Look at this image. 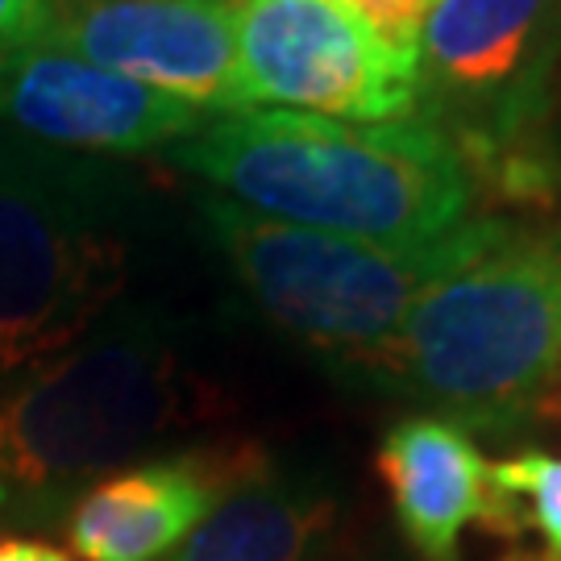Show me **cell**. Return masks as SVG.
I'll return each mask as SVG.
<instances>
[{
    "mask_svg": "<svg viewBox=\"0 0 561 561\" xmlns=\"http://www.w3.org/2000/svg\"><path fill=\"white\" fill-rule=\"evenodd\" d=\"M171 159L259 217L341 238H442L474 204L470 159L424 117L233 108L175 141Z\"/></svg>",
    "mask_w": 561,
    "mask_h": 561,
    "instance_id": "obj_1",
    "label": "cell"
},
{
    "mask_svg": "<svg viewBox=\"0 0 561 561\" xmlns=\"http://www.w3.org/2000/svg\"><path fill=\"white\" fill-rule=\"evenodd\" d=\"M350 370L470 437L541 421L561 387V238L507 229Z\"/></svg>",
    "mask_w": 561,
    "mask_h": 561,
    "instance_id": "obj_2",
    "label": "cell"
},
{
    "mask_svg": "<svg viewBox=\"0 0 561 561\" xmlns=\"http://www.w3.org/2000/svg\"><path fill=\"white\" fill-rule=\"evenodd\" d=\"M201 379L150 312L104 317L0 391V524H46L92 482L201 416Z\"/></svg>",
    "mask_w": 561,
    "mask_h": 561,
    "instance_id": "obj_3",
    "label": "cell"
},
{
    "mask_svg": "<svg viewBox=\"0 0 561 561\" xmlns=\"http://www.w3.org/2000/svg\"><path fill=\"white\" fill-rule=\"evenodd\" d=\"M129 279V241L96 167L0 134V387L76 350Z\"/></svg>",
    "mask_w": 561,
    "mask_h": 561,
    "instance_id": "obj_4",
    "label": "cell"
},
{
    "mask_svg": "<svg viewBox=\"0 0 561 561\" xmlns=\"http://www.w3.org/2000/svg\"><path fill=\"white\" fill-rule=\"evenodd\" d=\"M204 217L250 300L283 333L341 366L396 337L437 283L512 229L503 221H461L428 241L341 238L271 221L225 196L204 201Z\"/></svg>",
    "mask_w": 561,
    "mask_h": 561,
    "instance_id": "obj_5",
    "label": "cell"
},
{
    "mask_svg": "<svg viewBox=\"0 0 561 561\" xmlns=\"http://www.w3.org/2000/svg\"><path fill=\"white\" fill-rule=\"evenodd\" d=\"M561 59V0H433L416 50V113L474 159L541 125Z\"/></svg>",
    "mask_w": 561,
    "mask_h": 561,
    "instance_id": "obj_6",
    "label": "cell"
},
{
    "mask_svg": "<svg viewBox=\"0 0 561 561\" xmlns=\"http://www.w3.org/2000/svg\"><path fill=\"white\" fill-rule=\"evenodd\" d=\"M245 104L337 121L416 117V76L341 0H238Z\"/></svg>",
    "mask_w": 561,
    "mask_h": 561,
    "instance_id": "obj_7",
    "label": "cell"
},
{
    "mask_svg": "<svg viewBox=\"0 0 561 561\" xmlns=\"http://www.w3.org/2000/svg\"><path fill=\"white\" fill-rule=\"evenodd\" d=\"M46 38L201 113L250 108L233 0H59Z\"/></svg>",
    "mask_w": 561,
    "mask_h": 561,
    "instance_id": "obj_8",
    "label": "cell"
},
{
    "mask_svg": "<svg viewBox=\"0 0 561 561\" xmlns=\"http://www.w3.org/2000/svg\"><path fill=\"white\" fill-rule=\"evenodd\" d=\"M0 121L67 154H146L192 138L208 113L38 38L0 59Z\"/></svg>",
    "mask_w": 561,
    "mask_h": 561,
    "instance_id": "obj_9",
    "label": "cell"
},
{
    "mask_svg": "<svg viewBox=\"0 0 561 561\" xmlns=\"http://www.w3.org/2000/svg\"><path fill=\"white\" fill-rule=\"evenodd\" d=\"M271 461L259 445H213L121 466L67 512V545L80 561H162Z\"/></svg>",
    "mask_w": 561,
    "mask_h": 561,
    "instance_id": "obj_10",
    "label": "cell"
},
{
    "mask_svg": "<svg viewBox=\"0 0 561 561\" xmlns=\"http://www.w3.org/2000/svg\"><path fill=\"white\" fill-rule=\"evenodd\" d=\"M391 512L421 561H461V533L482 524L495 537H516L524 524L516 503L491 479L474 437L442 416H403L375 454Z\"/></svg>",
    "mask_w": 561,
    "mask_h": 561,
    "instance_id": "obj_11",
    "label": "cell"
},
{
    "mask_svg": "<svg viewBox=\"0 0 561 561\" xmlns=\"http://www.w3.org/2000/svg\"><path fill=\"white\" fill-rule=\"evenodd\" d=\"M337 528V495L266 470L245 482L162 561H321Z\"/></svg>",
    "mask_w": 561,
    "mask_h": 561,
    "instance_id": "obj_12",
    "label": "cell"
},
{
    "mask_svg": "<svg viewBox=\"0 0 561 561\" xmlns=\"http://www.w3.org/2000/svg\"><path fill=\"white\" fill-rule=\"evenodd\" d=\"M491 479L516 503L524 528L541 533V541L561 553V454L524 449L503 461H491Z\"/></svg>",
    "mask_w": 561,
    "mask_h": 561,
    "instance_id": "obj_13",
    "label": "cell"
},
{
    "mask_svg": "<svg viewBox=\"0 0 561 561\" xmlns=\"http://www.w3.org/2000/svg\"><path fill=\"white\" fill-rule=\"evenodd\" d=\"M341 4L396 55L400 67H408V71L416 76L421 30H424L428 9H433V0H341Z\"/></svg>",
    "mask_w": 561,
    "mask_h": 561,
    "instance_id": "obj_14",
    "label": "cell"
},
{
    "mask_svg": "<svg viewBox=\"0 0 561 561\" xmlns=\"http://www.w3.org/2000/svg\"><path fill=\"white\" fill-rule=\"evenodd\" d=\"M59 0H0V59L46 38Z\"/></svg>",
    "mask_w": 561,
    "mask_h": 561,
    "instance_id": "obj_15",
    "label": "cell"
},
{
    "mask_svg": "<svg viewBox=\"0 0 561 561\" xmlns=\"http://www.w3.org/2000/svg\"><path fill=\"white\" fill-rule=\"evenodd\" d=\"M0 561H76L55 545L34 541V537H4L0 541Z\"/></svg>",
    "mask_w": 561,
    "mask_h": 561,
    "instance_id": "obj_16",
    "label": "cell"
},
{
    "mask_svg": "<svg viewBox=\"0 0 561 561\" xmlns=\"http://www.w3.org/2000/svg\"><path fill=\"white\" fill-rule=\"evenodd\" d=\"M507 561H561V553H553V549H545V553H512Z\"/></svg>",
    "mask_w": 561,
    "mask_h": 561,
    "instance_id": "obj_17",
    "label": "cell"
},
{
    "mask_svg": "<svg viewBox=\"0 0 561 561\" xmlns=\"http://www.w3.org/2000/svg\"><path fill=\"white\" fill-rule=\"evenodd\" d=\"M545 416H553V421H561V387H558V396H553V403H549V412Z\"/></svg>",
    "mask_w": 561,
    "mask_h": 561,
    "instance_id": "obj_18",
    "label": "cell"
}]
</instances>
